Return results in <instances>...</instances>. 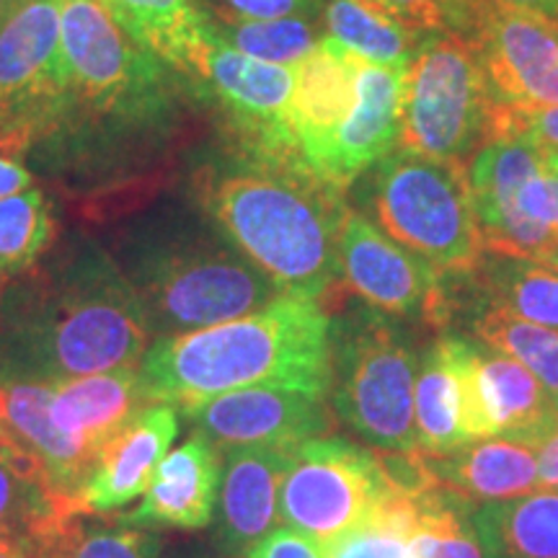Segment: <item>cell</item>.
Here are the masks:
<instances>
[{
  "instance_id": "8992f818",
  "label": "cell",
  "mask_w": 558,
  "mask_h": 558,
  "mask_svg": "<svg viewBox=\"0 0 558 558\" xmlns=\"http://www.w3.org/2000/svg\"><path fill=\"white\" fill-rule=\"evenodd\" d=\"M418 362L422 352L401 318L367 303L347 305L331 326L326 399L333 418L373 450H418L414 422Z\"/></svg>"
},
{
  "instance_id": "c3c4849f",
  "label": "cell",
  "mask_w": 558,
  "mask_h": 558,
  "mask_svg": "<svg viewBox=\"0 0 558 558\" xmlns=\"http://www.w3.org/2000/svg\"><path fill=\"white\" fill-rule=\"evenodd\" d=\"M556 416H558V401H556Z\"/></svg>"
},
{
  "instance_id": "44dd1931",
  "label": "cell",
  "mask_w": 558,
  "mask_h": 558,
  "mask_svg": "<svg viewBox=\"0 0 558 558\" xmlns=\"http://www.w3.org/2000/svg\"><path fill=\"white\" fill-rule=\"evenodd\" d=\"M222 484V452L192 432L158 463L143 501L130 512L114 514L132 527L205 530L215 522Z\"/></svg>"
},
{
  "instance_id": "d590c367",
  "label": "cell",
  "mask_w": 558,
  "mask_h": 558,
  "mask_svg": "<svg viewBox=\"0 0 558 558\" xmlns=\"http://www.w3.org/2000/svg\"><path fill=\"white\" fill-rule=\"evenodd\" d=\"M414 32H456L471 39L497 0H373Z\"/></svg>"
},
{
  "instance_id": "f6af8a7d",
  "label": "cell",
  "mask_w": 558,
  "mask_h": 558,
  "mask_svg": "<svg viewBox=\"0 0 558 558\" xmlns=\"http://www.w3.org/2000/svg\"><path fill=\"white\" fill-rule=\"evenodd\" d=\"M538 262H543V264H548V267L558 269V235H556V241L550 243V246L538 256Z\"/></svg>"
},
{
  "instance_id": "d6986e66",
  "label": "cell",
  "mask_w": 558,
  "mask_h": 558,
  "mask_svg": "<svg viewBox=\"0 0 558 558\" xmlns=\"http://www.w3.org/2000/svg\"><path fill=\"white\" fill-rule=\"evenodd\" d=\"M300 445H254L222 450V484L215 543L226 558L246 556L279 522V492Z\"/></svg>"
},
{
  "instance_id": "f35d334b",
  "label": "cell",
  "mask_w": 558,
  "mask_h": 558,
  "mask_svg": "<svg viewBox=\"0 0 558 558\" xmlns=\"http://www.w3.org/2000/svg\"><path fill=\"white\" fill-rule=\"evenodd\" d=\"M243 558H326L324 550L308 535L292 527H275L269 535L251 546Z\"/></svg>"
},
{
  "instance_id": "74e56055",
  "label": "cell",
  "mask_w": 558,
  "mask_h": 558,
  "mask_svg": "<svg viewBox=\"0 0 558 558\" xmlns=\"http://www.w3.org/2000/svg\"><path fill=\"white\" fill-rule=\"evenodd\" d=\"M522 213L558 233V150L543 148V171L522 190Z\"/></svg>"
},
{
  "instance_id": "7a4b0ae2",
  "label": "cell",
  "mask_w": 558,
  "mask_h": 558,
  "mask_svg": "<svg viewBox=\"0 0 558 558\" xmlns=\"http://www.w3.org/2000/svg\"><path fill=\"white\" fill-rule=\"evenodd\" d=\"M205 218L288 295L326 305L341 282L339 235L349 207L300 163L269 156L209 166L197 181Z\"/></svg>"
},
{
  "instance_id": "ffe728a7",
  "label": "cell",
  "mask_w": 558,
  "mask_h": 558,
  "mask_svg": "<svg viewBox=\"0 0 558 558\" xmlns=\"http://www.w3.org/2000/svg\"><path fill=\"white\" fill-rule=\"evenodd\" d=\"M52 388L54 383L0 380V432L5 448L29 458L54 497L81 514L78 492L96 456L52 422Z\"/></svg>"
},
{
  "instance_id": "d4e9b609",
  "label": "cell",
  "mask_w": 558,
  "mask_h": 558,
  "mask_svg": "<svg viewBox=\"0 0 558 558\" xmlns=\"http://www.w3.org/2000/svg\"><path fill=\"white\" fill-rule=\"evenodd\" d=\"M478 386L494 437L538 448L558 429L556 399L530 369L499 349L476 341Z\"/></svg>"
},
{
  "instance_id": "5b68a950",
  "label": "cell",
  "mask_w": 558,
  "mask_h": 558,
  "mask_svg": "<svg viewBox=\"0 0 558 558\" xmlns=\"http://www.w3.org/2000/svg\"><path fill=\"white\" fill-rule=\"evenodd\" d=\"M60 39L65 109L45 143L101 156L117 143L166 135L173 111L169 65L132 39L101 0H60Z\"/></svg>"
},
{
  "instance_id": "4dcf8cb0",
  "label": "cell",
  "mask_w": 558,
  "mask_h": 558,
  "mask_svg": "<svg viewBox=\"0 0 558 558\" xmlns=\"http://www.w3.org/2000/svg\"><path fill=\"white\" fill-rule=\"evenodd\" d=\"M414 501L411 558H488L476 527V505L437 481L416 492Z\"/></svg>"
},
{
  "instance_id": "ab89813d",
  "label": "cell",
  "mask_w": 558,
  "mask_h": 558,
  "mask_svg": "<svg viewBox=\"0 0 558 558\" xmlns=\"http://www.w3.org/2000/svg\"><path fill=\"white\" fill-rule=\"evenodd\" d=\"M222 3H228V9L233 11L230 16L269 21L308 16V13L318 5V0H222Z\"/></svg>"
},
{
  "instance_id": "8fae6325",
  "label": "cell",
  "mask_w": 558,
  "mask_h": 558,
  "mask_svg": "<svg viewBox=\"0 0 558 558\" xmlns=\"http://www.w3.org/2000/svg\"><path fill=\"white\" fill-rule=\"evenodd\" d=\"M186 73L243 132L251 153L298 163L292 140L298 65H271L243 54L230 47L209 21L207 37L194 52Z\"/></svg>"
},
{
  "instance_id": "e575fe53",
  "label": "cell",
  "mask_w": 558,
  "mask_h": 558,
  "mask_svg": "<svg viewBox=\"0 0 558 558\" xmlns=\"http://www.w3.org/2000/svg\"><path fill=\"white\" fill-rule=\"evenodd\" d=\"M416 518L414 494L393 492L365 520L324 543L326 558H411L409 533Z\"/></svg>"
},
{
  "instance_id": "7402d4cb",
  "label": "cell",
  "mask_w": 558,
  "mask_h": 558,
  "mask_svg": "<svg viewBox=\"0 0 558 558\" xmlns=\"http://www.w3.org/2000/svg\"><path fill=\"white\" fill-rule=\"evenodd\" d=\"M360 62L339 41L324 37L316 50L298 65L292 140H295V160L303 169L354 109Z\"/></svg>"
},
{
  "instance_id": "d6a6232c",
  "label": "cell",
  "mask_w": 558,
  "mask_h": 558,
  "mask_svg": "<svg viewBox=\"0 0 558 558\" xmlns=\"http://www.w3.org/2000/svg\"><path fill=\"white\" fill-rule=\"evenodd\" d=\"M215 32L228 41L230 47L241 50L251 58L271 62V65L295 68L308 54L316 50L318 37L316 26L308 16H290V19H269V21H251L220 13L209 19Z\"/></svg>"
},
{
  "instance_id": "ac0fdd59",
  "label": "cell",
  "mask_w": 558,
  "mask_h": 558,
  "mask_svg": "<svg viewBox=\"0 0 558 558\" xmlns=\"http://www.w3.org/2000/svg\"><path fill=\"white\" fill-rule=\"evenodd\" d=\"M179 432L181 411L173 403H148L96 452L78 492L81 514H114L143 497Z\"/></svg>"
},
{
  "instance_id": "7c38bea8",
  "label": "cell",
  "mask_w": 558,
  "mask_h": 558,
  "mask_svg": "<svg viewBox=\"0 0 558 558\" xmlns=\"http://www.w3.org/2000/svg\"><path fill=\"white\" fill-rule=\"evenodd\" d=\"M341 277L362 303L411 324L445 329L452 320L450 275L411 254L362 213L344 218L339 235Z\"/></svg>"
},
{
  "instance_id": "e0dca14e",
  "label": "cell",
  "mask_w": 558,
  "mask_h": 558,
  "mask_svg": "<svg viewBox=\"0 0 558 558\" xmlns=\"http://www.w3.org/2000/svg\"><path fill=\"white\" fill-rule=\"evenodd\" d=\"M403 75L407 68L360 62L357 101L329 143L305 163L311 177L344 192L362 173L399 148Z\"/></svg>"
},
{
  "instance_id": "7dc6e473",
  "label": "cell",
  "mask_w": 558,
  "mask_h": 558,
  "mask_svg": "<svg viewBox=\"0 0 558 558\" xmlns=\"http://www.w3.org/2000/svg\"><path fill=\"white\" fill-rule=\"evenodd\" d=\"M0 448H3V432H0Z\"/></svg>"
},
{
  "instance_id": "ee69618b",
  "label": "cell",
  "mask_w": 558,
  "mask_h": 558,
  "mask_svg": "<svg viewBox=\"0 0 558 558\" xmlns=\"http://www.w3.org/2000/svg\"><path fill=\"white\" fill-rule=\"evenodd\" d=\"M0 558H39L24 541L3 538L0 535Z\"/></svg>"
},
{
  "instance_id": "5bb4252c",
  "label": "cell",
  "mask_w": 558,
  "mask_h": 558,
  "mask_svg": "<svg viewBox=\"0 0 558 558\" xmlns=\"http://www.w3.org/2000/svg\"><path fill=\"white\" fill-rule=\"evenodd\" d=\"M418 450L450 452L494 437L478 386L476 339L442 333L422 352L414 388Z\"/></svg>"
},
{
  "instance_id": "cb8c5ba5",
  "label": "cell",
  "mask_w": 558,
  "mask_h": 558,
  "mask_svg": "<svg viewBox=\"0 0 558 558\" xmlns=\"http://www.w3.org/2000/svg\"><path fill=\"white\" fill-rule=\"evenodd\" d=\"M422 456L437 484L476 507L525 497L541 486L535 448L505 437L476 439L439 456L422 450Z\"/></svg>"
},
{
  "instance_id": "681fc988",
  "label": "cell",
  "mask_w": 558,
  "mask_h": 558,
  "mask_svg": "<svg viewBox=\"0 0 558 558\" xmlns=\"http://www.w3.org/2000/svg\"><path fill=\"white\" fill-rule=\"evenodd\" d=\"M222 558H226V556H222ZM239 558H243V556H239Z\"/></svg>"
},
{
  "instance_id": "30bf717a",
  "label": "cell",
  "mask_w": 558,
  "mask_h": 558,
  "mask_svg": "<svg viewBox=\"0 0 558 558\" xmlns=\"http://www.w3.org/2000/svg\"><path fill=\"white\" fill-rule=\"evenodd\" d=\"M393 492L401 488L390 481L380 450L333 432L298 448L279 492V520L324 546Z\"/></svg>"
},
{
  "instance_id": "2e32d148",
  "label": "cell",
  "mask_w": 558,
  "mask_h": 558,
  "mask_svg": "<svg viewBox=\"0 0 558 558\" xmlns=\"http://www.w3.org/2000/svg\"><path fill=\"white\" fill-rule=\"evenodd\" d=\"M543 171V148L520 135H494L473 156L469 181L486 251L538 259L556 230L522 213V190Z\"/></svg>"
},
{
  "instance_id": "4316f807",
  "label": "cell",
  "mask_w": 558,
  "mask_h": 558,
  "mask_svg": "<svg viewBox=\"0 0 558 558\" xmlns=\"http://www.w3.org/2000/svg\"><path fill=\"white\" fill-rule=\"evenodd\" d=\"M476 527L488 558H558V492L481 505Z\"/></svg>"
},
{
  "instance_id": "ba28073f",
  "label": "cell",
  "mask_w": 558,
  "mask_h": 558,
  "mask_svg": "<svg viewBox=\"0 0 558 558\" xmlns=\"http://www.w3.org/2000/svg\"><path fill=\"white\" fill-rule=\"evenodd\" d=\"M492 111L473 41L442 29L424 34L403 75L399 148L463 163L488 140Z\"/></svg>"
},
{
  "instance_id": "f1b7e54d",
  "label": "cell",
  "mask_w": 558,
  "mask_h": 558,
  "mask_svg": "<svg viewBox=\"0 0 558 558\" xmlns=\"http://www.w3.org/2000/svg\"><path fill=\"white\" fill-rule=\"evenodd\" d=\"M326 37L354 58L380 68H409L422 32L401 24L373 0H329L324 13Z\"/></svg>"
},
{
  "instance_id": "f546056e",
  "label": "cell",
  "mask_w": 558,
  "mask_h": 558,
  "mask_svg": "<svg viewBox=\"0 0 558 558\" xmlns=\"http://www.w3.org/2000/svg\"><path fill=\"white\" fill-rule=\"evenodd\" d=\"M458 311H465V329L471 339L522 362L558 401V329L530 324L478 298L452 303V318Z\"/></svg>"
},
{
  "instance_id": "1f68e13d",
  "label": "cell",
  "mask_w": 558,
  "mask_h": 558,
  "mask_svg": "<svg viewBox=\"0 0 558 558\" xmlns=\"http://www.w3.org/2000/svg\"><path fill=\"white\" fill-rule=\"evenodd\" d=\"M54 243L58 222L45 192L26 190L0 199V290L37 267Z\"/></svg>"
},
{
  "instance_id": "83f0119b",
  "label": "cell",
  "mask_w": 558,
  "mask_h": 558,
  "mask_svg": "<svg viewBox=\"0 0 558 558\" xmlns=\"http://www.w3.org/2000/svg\"><path fill=\"white\" fill-rule=\"evenodd\" d=\"M101 5L132 39L181 73L209 29V16L194 0H101Z\"/></svg>"
},
{
  "instance_id": "7bdbcfd3",
  "label": "cell",
  "mask_w": 558,
  "mask_h": 558,
  "mask_svg": "<svg viewBox=\"0 0 558 558\" xmlns=\"http://www.w3.org/2000/svg\"><path fill=\"white\" fill-rule=\"evenodd\" d=\"M497 3L505 5V9L533 13V16L548 19L558 24V0H497Z\"/></svg>"
},
{
  "instance_id": "9a60e30c",
  "label": "cell",
  "mask_w": 558,
  "mask_h": 558,
  "mask_svg": "<svg viewBox=\"0 0 558 558\" xmlns=\"http://www.w3.org/2000/svg\"><path fill=\"white\" fill-rule=\"evenodd\" d=\"M471 41L494 104L512 109L558 107V24L494 5Z\"/></svg>"
},
{
  "instance_id": "3957f363",
  "label": "cell",
  "mask_w": 558,
  "mask_h": 558,
  "mask_svg": "<svg viewBox=\"0 0 558 558\" xmlns=\"http://www.w3.org/2000/svg\"><path fill=\"white\" fill-rule=\"evenodd\" d=\"M331 326V313L318 300L279 295L248 316L153 339L140 373L150 401L177 409L256 386L326 396Z\"/></svg>"
},
{
  "instance_id": "4fadbf2b",
  "label": "cell",
  "mask_w": 558,
  "mask_h": 558,
  "mask_svg": "<svg viewBox=\"0 0 558 558\" xmlns=\"http://www.w3.org/2000/svg\"><path fill=\"white\" fill-rule=\"evenodd\" d=\"M179 411L192 432L207 437L220 452L254 445H303L337 429L329 399L295 388H241Z\"/></svg>"
},
{
  "instance_id": "60d3db41",
  "label": "cell",
  "mask_w": 558,
  "mask_h": 558,
  "mask_svg": "<svg viewBox=\"0 0 558 558\" xmlns=\"http://www.w3.org/2000/svg\"><path fill=\"white\" fill-rule=\"evenodd\" d=\"M32 184L34 179L29 169H26L19 158L0 153V199L32 190Z\"/></svg>"
},
{
  "instance_id": "8d00e7d4",
  "label": "cell",
  "mask_w": 558,
  "mask_h": 558,
  "mask_svg": "<svg viewBox=\"0 0 558 558\" xmlns=\"http://www.w3.org/2000/svg\"><path fill=\"white\" fill-rule=\"evenodd\" d=\"M494 135H520L533 140L541 148L558 150V107L512 109L494 104L488 137Z\"/></svg>"
},
{
  "instance_id": "484cf974",
  "label": "cell",
  "mask_w": 558,
  "mask_h": 558,
  "mask_svg": "<svg viewBox=\"0 0 558 558\" xmlns=\"http://www.w3.org/2000/svg\"><path fill=\"white\" fill-rule=\"evenodd\" d=\"M471 298L525 318L530 324L558 329V269L520 254L486 251L469 275H460Z\"/></svg>"
},
{
  "instance_id": "b9f144b4",
  "label": "cell",
  "mask_w": 558,
  "mask_h": 558,
  "mask_svg": "<svg viewBox=\"0 0 558 558\" xmlns=\"http://www.w3.org/2000/svg\"><path fill=\"white\" fill-rule=\"evenodd\" d=\"M535 458H538L541 486L558 492V429L535 448Z\"/></svg>"
},
{
  "instance_id": "9c48e42d",
  "label": "cell",
  "mask_w": 558,
  "mask_h": 558,
  "mask_svg": "<svg viewBox=\"0 0 558 558\" xmlns=\"http://www.w3.org/2000/svg\"><path fill=\"white\" fill-rule=\"evenodd\" d=\"M65 94L60 0H21L0 21V153L39 148L58 128Z\"/></svg>"
},
{
  "instance_id": "6da1fadb",
  "label": "cell",
  "mask_w": 558,
  "mask_h": 558,
  "mask_svg": "<svg viewBox=\"0 0 558 558\" xmlns=\"http://www.w3.org/2000/svg\"><path fill=\"white\" fill-rule=\"evenodd\" d=\"M150 341L120 264L83 233L0 290V380L62 383L132 367Z\"/></svg>"
},
{
  "instance_id": "277c9868",
  "label": "cell",
  "mask_w": 558,
  "mask_h": 558,
  "mask_svg": "<svg viewBox=\"0 0 558 558\" xmlns=\"http://www.w3.org/2000/svg\"><path fill=\"white\" fill-rule=\"evenodd\" d=\"M111 256L135 292L150 339L209 329L288 295L213 222L177 209L128 228Z\"/></svg>"
},
{
  "instance_id": "f907efd6",
  "label": "cell",
  "mask_w": 558,
  "mask_h": 558,
  "mask_svg": "<svg viewBox=\"0 0 558 558\" xmlns=\"http://www.w3.org/2000/svg\"><path fill=\"white\" fill-rule=\"evenodd\" d=\"M39 558H45V556H39Z\"/></svg>"
},
{
  "instance_id": "bcb514c9",
  "label": "cell",
  "mask_w": 558,
  "mask_h": 558,
  "mask_svg": "<svg viewBox=\"0 0 558 558\" xmlns=\"http://www.w3.org/2000/svg\"><path fill=\"white\" fill-rule=\"evenodd\" d=\"M19 3H21V0H0V21L9 16V13L16 9Z\"/></svg>"
},
{
  "instance_id": "603a6c76",
  "label": "cell",
  "mask_w": 558,
  "mask_h": 558,
  "mask_svg": "<svg viewBox=\"0 0 558 558\" xmlns=\"http://www.w3.org/2000/svg\"><path fill=\"white\" fill-rule=\"evenodd\" d=\"M148 403L153 401L143 373L140 365H132L54 383L50 414L58 429L96 456Z\"/></svg>"
},
{
  "instance_id": "836d02e7",
  "label": "cell",
  "mask_w": 558,
  "mask_h": 558,
  "mask_svg": "<svg viewBox=\"0 0 558 558\" xmlns=\"http://www.w3.org/2000/svg\"><path fill=\"white\" fill-rule=\"evenodd\" d=\"M156 530L124 525L114 514H78L62 527L45 558H160Z\"/></svg>"
},
{
  "instance_id": "52a82bcc",
  "label": "cell",
  "mask_w": 558,
  "mask_h": 558,
  "mask_svg": "<svg viewBox=\"0 0 558 558\" xmlns=\"http://www.w3.org/2000/svg\"><path fill=\"white\" fill-rule=\"evenodd\" d=\"M365 218L442 275H469L486 254L469 166L414 150L375 163L362 190Z\"/></svg>"
}]
</instances>
